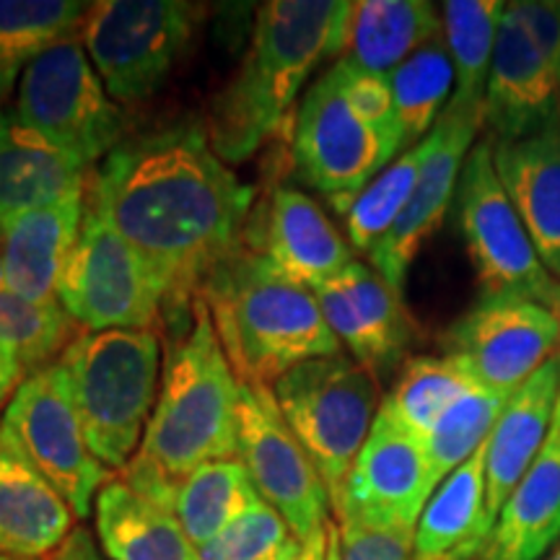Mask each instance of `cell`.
<instances>
[{"label":"cell","instance_id":"6da1fadb","mask_svg":"<svg viewBox=\"0 0 560 560\" xmlns=\"http://www.w3.org/2000/svg\"><path fill=\"white\" fill-rule=\"evenodd\" d=\"M89 195L164 285V325L244 247L255 206L198 122L128 136L91 174Z\"/></svg>","mask_w":560,"mask_h":560},{"label":"cell","instance_id":"7a4b0ae2","mask_svg":"<svg viewBox=\"0 0 560 560\" xmlns=\"http://www.w3.org/2000/svg\"><path fill=\"white\" fill-rule=\"evenodd\" d=\"M166 327L177 335L170 340L156 408L120 480L174 511L187 475L208 462L236 457L240 380L200 296L185 317L166 322Z\"/></svg>","mask_w":560,"mask_h":560},{"label":"cell","instance_id":"3957f363","mask_svg":"<svg viewBox=\"0 0 560 560\" xmlns=\"http://www.w3.org/2000/svg\"><path fill=\"white\" fill-rule=\"evenodd\" d=\"M342 0H270L257 11L252 42L236 75L215 96L208 120L213 151L226 164L249 159L268 140L312 70L340 58Z\"/></svg>","mask_w":560,"mask_h":560},{"label":"cell","instance_id":"277c9868","mask_svg":"<svg viewBox=\"0 0 560 560\" xmlns=\"http://www.w3.org/2000/svg\"><path fill=\"white\" fill-rule=\"evenodd\" d=\"M240 384L276 387L312 359L342 353L314 291L278 276L247 244L200 289Z\"/></svg>","mask_w":560,"mask_h":560},{"label":"cell","instance_id":"5b68a950","mask_svg":"<svg viewBox=\"0 0 560 560\" xmlns=\"http://www.w3.org/2000/svg\"><path fill=\"white\" fill-rule=\"evenodd\" d=\"M89 450L112 472L136 457L159 400L156 330L81 332L60 355Z\"/></svg>","mask_w":560,"mask_h":560},{"label":"cell","instance_id":"8992f818","mask_svg":"<svg viewBox=\"0 0 560 560\" xmlns=\"http://www.w3.org/2000/svg\"><path fill=\"white\" fill-rule=\"evenodd\" d=\"M272 395L293 436L317 467L335 511L380 412L374 371L353 355H325L280 376Z\"/></svg>","mask_w":560,"mask_h":560},{"label":"cell","instance_id":"52a82bcc","mask_svg":"<svg viewBox=\"0 0 560 560\" xmlns=\"http://www.w3.org/2000/svg\"><path fill=\"white\" fill-rule=\"evenodd\" d=\"M13 112L26 128L89 170L128 138V117L109 96L79 37L58 42L24 70Z\"/></svg>","mask_w":560,"mask_h":560},{"label":"cell","instance_id":"ba28073f","mask_svg":"<svg viewBox=\"0 0 560 560\" xmlns=\"http://www.w3.org/2000/svg\"><path fill=\"white\" fill-rule=\"evenodd\" d=\"M459 229L482 296L529 299L560 319V280L545 268L495 172L493 143L480 140L459 174Z\"/></svg>","mask_w":560,"mask_h":560},{"label":"cell","instance_id":"9c48e42d","mask_svg":"<svg viewBox=\"0 0 560 560\" xmlns=\"http://www.w3.org/2000/svg\"><path fill=\"white\" fill-rule=\"evenodd\" d=\"M58 301L83 332L156 330L166 291L86 192L79 244L62 272Z\"/></svg>","mask_w":560,"mask_h":560},{"label":"cell","instance_id":"30bf717a","mask_svg":"<svg viewBox=\"0 0 560 560\" xmlns=\"http://www.w3.org/2000/svg\"><path fill=\"white\" fill-rule=\"evenodd\" d=\"M198 9L182 0L91 3L81 42L117 104L151 100L192 39Z\"/></svg>","mask_w":560,"mask_h":560},{"label":"cell","instance_id":"8fae6325","mask_svg":"<svg viewBox=\"0 0 560 560\" xmlns=\"http://www.w3.org/2000/svg\"><path fill=\"white\" fill-rule=\"evenodd\" d=\"M402 151L400 132L380 128L350 104L335 68L306 91L293 128V164L299 179L340 213Z\"/></svg>","mask_w":560,"mask_h":560},{"label":"cell","instance_id":"7c38bea8","mask_svg":"<svg viewBox=\"0 0 560 560\" xmlns=\"http://www.w3.org/2000/svg\"><path fill=\"white\" fill-rule=\"evenodd\" d=\"M0 429L68 501L75 520H86L100 490L112 480V470L89 450L60 363L21 382Z\"/></svg>","mask_w":560,"mask_h":560},{"label":"cell","instance_id":"4fadbf2b","mask_svg":"<svg viewBox=\"0 0 560 560\" xmlns=\"http://www.w3.org/2000/svg\"><path fill=\"white\" fill-rule=\"evenodd\" d=\"M252 486L278 511L301 542L330 524V495L310 454L293 436L270 387L240 384V446Z\"/></svg>","mask_w":560,"mask_h":560},{"label":"cell","instance_id":"5bb4252c","mask_svg":"<svg viewBox=\"0 0 560 560\" xmlns=\"http://www.w3.org/2000/svg\"><path fill=\"white\" fill-rule=\"evenodd\" d=\"M480 387L516 392L560 348V319L529 299L480 296L441 338Z\"/></svg>","mask_w":560,"mask_h":560},{"label":"cell","instance_id":"9a60e30c","mask_svg":"<svg viewBox=\"0 0 560 560\" xmlns=\"http://www.w3.org/2000/svg\"><path fill=\"white\" fill-rule=\"evenodd\" d=\"M433 490L423 441L380 410L332 514L416 535Z\"/></svg>","mask_w":560,"mask_h":560},{"label":"cell","instance_id":"2e32d148","mask_svg":"<svg viewBox=\"0 0 560 560\" xmlns=\"http://www.w3.org/2000/svg\"><path fill=\"white\" fill-rule=\"evenodd\" d=\"M480 125V115H459V112L444 109L441 120L423 138V164H420V177L408 208L369 255L374 270L397 293L405 291L412 262L446 219V210L459 187L462 166L470 156Z\"/></svg>","mask_w":560,"mask_h":560},{"label":"cell","instance_id":"e0dca14e","mask_svg":"<svg viewBox=\"0 0 560 560\" xmlns=\"http://www.w3.org/2000/svg\"><path fill=\"white\" fill-rule=\"evenodd\" d=\"M482 122L490 140H520L560 125V79L506 5L490 62Z\"/></svg>","mask_w":560,"mask_h":560},{"label":"cell","instance_id":"ac0fdd59","mask_svg":"<svg viewBox=\"0 0 560 560\" xmlns=\"http://www.w3.org/2000/svg\"><path fill=\"white\" fill-rule=\"evenodd\" d=\"M327 325L366 369H389L412 340V317L380 272L353 260L330 283L314 289Z\"/></svg>","mask_w":560,"mask_h":560},{"label":"cell","instance_id":"d6986e66","mask_svg":"<svg viewBox=\"0 0 560 560\" xmlns=\"http://www.w3.org/2000/svg\"><path fill=\"white\" fill-rule=\"evenodd\" d=\"M244 244L278 276L304 289H319L353 262V252L310 195L278 187L262 221H252Z\"/></svg>","mask_w":560,"mask_h":560},{"label":"cell","instance_id":"ffe728a7","mask_svg":"<svg viewBox=\"0 0 560 560\" xmlns=\"http://www.w3.org/2000/svg\"><path fill=\"white\" fill-rule=\"evenodd\" d=\"M94 170L81 164L37 130L26 128L13 109H0V229L32 210L89 190Z\"/></svg>","mask_w":560,"mask_h":560},{"label":"cell","instance_id":"44dd1931","mask_svg":"<svg viewBox=\"0 0 560 560\" xmlns=\"http://www.w3.org/2000/svg\"><path fill=\"white\" fill-rule=\"evenodd\" d=\"M86 192L32 210L0 229V280L19 296L39 304L58 301L62 272L79 244Z\"/></svg>","mask_w":560,"mask_h":560},{"label":"cell","instance_id":"7402d4cb","mask_svg":"<svg viewBox=\"0 0 560 560\" xmlns=\"http://www.w3.org/2000/svg\"><path fill=\"white\" fill-rule=\"evenodd\" d=\"M73 509L0 429V556L50 560L73 532Z\"/></svg>","mask_w":560,"mask_h":560},{"label":"cell","instance_id":"603a6c76","mask_svg":"<svg viewBox=\"0 0 560 560\" xmlns=\"http://www.w3.org/2000/svg\"><path fill=\"white\" fill-rule=\"evenodd\" d=\"M495 172L532 244L560 280V125L520 140H490Z\"/></svg>","mask_w":560,"mask_h":560},{"label":"cell","instance_id":"cb8c5ba5","mask_svg":"<svg viewBox=\"0 0 560 560\" xmlns=\"http://www.w3.org/2000/svg\"><path fill=\"white\" fill-rule=\"evenodd\" d=\"M560 392V363L558 355L540 371L529 376L511 395L506 410L486 441V486H488V514L499 520L503 503L514 493L524 475L537 459L548 439L552 418H556Z\"/></svg>","mask_w":560,"mask_h":560},{"label":"cell","instance_id":"d4e9b609","mask_svg":"<svg viewBox=\"0 0 560 560\" xmlns=\"http://www.w3.org/2000/svg\"><path fill=\"white\" fill-rule=\"evenodd\" d=\"M493 527L488 514L486 446H480L433 490L412 537V560H478Z\"/></svg>","mask_w":560,"mask_h":560},{"label":"cell","instance_id":"484cf974","mask_svg":"<svg viewBox=\"0 0 560 560\" xmlns=\"http://www.w3.org/2000/svg\"><path fill=\"white\" fill-rule=\"evenodd\" d=\"M560 542V418H552L545 446L532 462L478 560H542Z\"/></svg>","mask_w":560,"mask_h":560},{"label":"cell","instance_id":"4316f807","mask_svg":"<svg viewBox=\"0 0 560 560\" xmlns=\"http://www.w3.org/2000/svg\"><path fill=\"white\" fill-rule=\"evenodd\" d=\"M441 34V13L425 0H359L350 3L342 24L338 60L366 73L389 75Z\"/></svg>","mask_w":560,"mask_h":560},{"label":"cell","instance_id":"83f0119b","mask_svg":"<svg viewBox=\"0 0 560 560\" xmlns=\"http://www.w3.org/2000/svg\"><path fill=\"white\" fill-rule=\"evenodd\" d=\"M96 540L107 560H198L177 514L112 478L96 495Z\"/></svg>","mask_w":560,"mask_h":560},{"label":"cell","instance_id":"f1b7e54d","mask_svg":"<svg viewBox=\"0 0 560 560\" xmlns=\"http://www.w3.org/2000/svg\"><path fill=\"white\" fill-rule=\"evenodd\" d=\"M506 11L501 0H446L441 5L444 42L454 68L450 112L480 115L499 26Z\"/></svg>","mask_w":560,"mask_h":560},{"label":"cell","instance_id":"f546056e","mask_svg":"<svg viewBox=\"0 0 560 560\" xmlns=\"http://www.w3.org/2000/svg\"><path fill=\"white\" fill-rule=\"evenodd\" d=\"M89 5L79 0H0V104L39 55L79 37Z\"/></svg>","mask_w":560,"mask_h":560},{"label":"cell","instance_id":"4dcf8cb0","mask_svg":"<svg viewBox=\"0 0 560 560\" xmlns=\"http://www.w3.org/2000/svg\"><path fill=\"white\" fill-rule=\"evenodd\" d=\"M260 501L240 457L208 462L179 486L174 514L195 548H202Z\"/></svg>","mask_w":560,"mask_h":560},{"label":"cell","instance_id":"1f68e13d","mask_svg":"<svg viewBox=\"0 0 560 560\" xmlns=\"http://www.w3.org/2000/svg\"><path fill=\"white\" fill-rule=\"evenodd\" d=\"M389 79L392 100H395L397 125L402 132L405 151L418 145L433 125L441 120L454 94V68L444 34L420 47L402 66H397Z\"/></svg>","mask_w":560,"mask_h":560},{"label":"cell","instance_id":"d6a6232c","mask_svg":"<svg viewBox=\"0 0 560 560\" xmlns=\"http://www.w3.org/2000/svg\"><path fill=\"white\" fill-rule=\"evenodd\" d=\"M478 382L452 355H416L405 363L400 380L380 410L423 441L439 418Z\"/></svg>","mask_w":560,"mask_h":560},{"label":"cell","instance_id":"836d02e7","mask_svg":"<svg viewBox=\"0 0 560 560\" xmlns=\"http://www.w3.org/2000/svg\"><path fill=\"white\" fill-rule=\"evenodd\" d=\"M81 330L60 301L19 296L0 280V350L19 361L26 376L60 361Z\"/></svg>","mask_w":560,"mask_h":560},{"label":"cell","instance_id":"e575fe53","mask_svg":"<svg viewBox=\"0 0 560 560\" xmlns=\"http://www.w3.org/2000/svg\"><path fill=\"white\" fill-rule=\"evenodd\" d=\"M511 395L514 392H495L478 384L439 418V423L423 439L433 488H439L441 480L450 478L480 446H486Z\"/></svg>","mask_w":560,"mask_h":560},{"label":"cell","instance_id":"d590c367","mask_svg":"<svg viewBox=\"0 0 560 560\" xmlns=\"http://www.w3.org/2000/svg\"><path fill=\"white\" fill-rule=\"evenodd\" d=\"M423 164V140L402 151L387 170L376 174L342 210L348 240L359 252L371 255L376 244L389 234L408 208Z\"/></svg>","mask_w":560,"mask_h":560},{"label":"cell","instance_id":"8d00e7d4","mask_svg":"<svg viewBox=\"0 0 560 560\" xmlns=\"http://www.w3.org/2000/svg\"><path fill=\"white\" fill-rule=\"evenodd\" d=\"M301 540L262 499L231 527L198 548V560H299Z\"/></svg>","mask_w":560,"mask_h":560},{"label":"cell","instance_id":"74e56055","mask_svg":"<svg viewBox=\"0 0 560 560\" xmlns=\"http://www.w3.org/2000/svg\"><path fill=\"white\" fill-rule=\"evenodd\" d=\"M340 560H412L408 532L374 527L359 520H338Z\"/></svg>","mask_w":560,"mask_h":560},{"label":"cell","instance_id":"f35d334b","mask_svg":"<svg viewBox=\"0 0 560 560\" xmlns=\"http://www.w3.org/2000/svg\"><path fill=\"white\" fill-rule=\"evenodd\" d=\"M516 13L524 32L529 34L532 45L542 55L552 73L560 79V3L548 0H520L509 3Z\"/></svg>","mask_w":560,"mask_h":560},{"label":"cell","instance_id":"ab89813d","mask_svg":"<svg viewBox=\"0 0 560 560\" xmlns=\"http://www.w3.org/2000/svg\"><path fill=\"white\" fill-rule=\"evenodd\" d=\"M52 560H107V558L102 556V550H96V542L89 529L75 527L68 535V540L60 545V550L55 552Z\"/></svg>","mask_w":560,"mask_h":560},{"label":"cell","instance_id":"60d3db41","mask_svg":"<svg viewBox=\"0 0 560 560\" xmlns=\"http://www.w3.org/2000/svg\"><path fill=\"white\" fill-rule=\"evenodd\" d=\"M24 380H26V371L19 366V361L0 350V410L9 408L13 395H16V389L21 387V382Z\"/></svg>","mask_w":560,"mask_h":560},{"label":"cell","instance_id":"b9f144b4","mask_svg":"<svg viewBox=\"0 0 560 560\" xmlns=\"http://www.w3.org/2000/svg\"><path fill=\"white\" fill-rule=\"evenodd\" d=\"M327 545H330V524H327V529L319 532L317 537L301 542L299 560H330V556H327Z\"/></svg>","mask_w":560,"mask_h":560},{"label":"cell","instance_id":"7bdbcfd3","mask_svg":"<svg viewBox=\"0 0 560 560\" xmlns=\"http://www.w3.org/2000/svg\"><path fill=\"white\" fill-rule=\"evenodd\" d=\"M327 556L330 560H340V545H338V527L330 522V545H327Z\"/></svg>","mask_w":560,"mask_h":560},{"label":"cell","instance_id":"ee69618b","mask_svg":"<svg viewBox=\"0 0 560 560\" xmlns=\"http://www.w3.org/2000/svg\"><path fill=\"white\" fill-rule=\"evenodd\" d=\"M542 560H560V545H558V548H556V550H552V552H550V556H548V558H542Z\"/></svg>","mask_w":560,"mask_h":560},{"label":"cell","instance_id":"f6af8a7d","mask_svg":"<svg viewBox=\"0 0 560 560\" xmlns=\"http://www.w3.org/2000/svg\"><path fill=\"white\" fill-rule=\"evenodd\" d=\"M558 363H560V348H558ZM556 418H560V392H558V405H556Z\"/></svg>","mask_w":560,"mask_h":560},{"label":"cell","instance_id":"bcb514c9","mask_svg":"<svg viewBox=\"0 0 560 560\" xmlns=\"http://www.w3.org/2000/svg\"><path fill=\"white\" fill-rule=\"evenodd\" d=\"M0 560H26V558H9V556H0ZM52 560V558H50Z\"/></svg>","mask_w":560,"mask_h":560},{"label":"cell","instance_id":"7dc6e473","mask_svg":"<svg viewBox=\"0 0 560 560\" xmlns=\"http://www.w3.org/2000/svg\"><path fill=\"white\" fill-rule=\"evenodd\" d=\"M0 109H3V104H0Z\"/></svg>","mask_w":560,"mask_h":560}]
</instances>
